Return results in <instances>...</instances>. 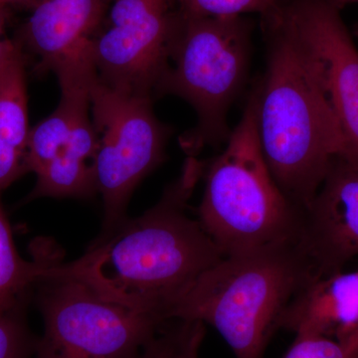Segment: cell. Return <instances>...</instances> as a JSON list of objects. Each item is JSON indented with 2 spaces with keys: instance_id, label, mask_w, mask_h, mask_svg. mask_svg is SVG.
<instances>
[{
  "instance_id": "6da1fadb",
  "label": "cell",
  "mask_w": 358,
  "mask_h": 358,
  "mask_svg": "<svg viewBox=\"0 0 358 358\" xmlns=\"http://www.w3.org/2000/svg\"><path fill=\"white\" fill-rule=\"evenodd\" d=\"M204 167L188 157L154 207L99 237L76 261L50 255L48 270L84 282L105 300L169 320L179 296L224 258L199 219L188 215Z\"/></svg>"
},
{
  "instance_id": "7a4b0ae2",
  "label": "cell",
  "mask_w": 358,
  "mask_h": 358,
  "mask_svg": "<svg viewBox=\"0 0 358 358\" xmlns=\"http://www.w3.org/2000/svg\"><path fill=\"white\" fill-rule=\"evenodd\" d=\"M264 21L267 68L253 94L259 143L275 182L303 213L343 155V134L282 13V3Z\"/></svg>"
},
{
  "instance_id": "3957f363",
  "label": "cell",
  "mask_w": 358,
  "mask_h": 358,
  "mask_svg": "<svg viewBox=\"0 0 358 358\" xmlns=\"http://www.w3.org/2000/svg\"><path fill=\"white\" fill-rule=\"evenodd\" d=\"M317 278L296 241L224 257L179 296L169 317L209 324L236 358H264L289 303Z\"/></svg>"
},
{
  "instance_id": "277c9868",
  "label": "cell",
  "mask_w": 358,
  "mask_h": 358,
  "mask_svg": "<svg viewBox=\"0 0 358 358\" xmlns=\"http://www.w3.org/2000/svg\"><path fill=\"white\" fill-rule=\"evenodd\" d=\"M199 220L224 257L296 241L303 213L282 192L264 159L250 96L222 152L205 162Z\"/></svg>"
},
{
  "instance_id": "5b68a950",
  "label": "cell",
  "mask_w": 358,
  "mask_h": 358,
  "mask_svg": "<svg viewBox=\"0 0 358 358\" xmlns=\"http://www.w3.org/2000/svg\"><path fill=\"white\" fill-rule=\"evenodd\" d=\"M250 50L251 26L244 16L194 17L181 13L169 68L155 98L178 96L196 112V126L179 138L188 157H197L205 147L229 138L227 114L246 81Z\"/></svg>"
},
{
  "instance_id": "8992f818",
  "label": "cell",
  "mask_w": 358,
  "mask_h": 358,
  "mask_svg": "<svg viewBox=\"0 0 358 358\" xmlns=\"http://www.w3.org/2000/svg\"><path fill=\"white\" fill-rule=\"evenodd\" d=\"M38 287L43 336L33 358H138L166 320L113 303L84 282L48 270Z\"/></svg>"
},
{
  "instance_id": "52a82bcc",
  "label": "cell",
  "mask_w": 358,
  "mask_h": 358,
  "mask_svg": "<svg viewBox=\"0 0 358 358\" xmlns=\"http://www.w3.org/2000/svg\"><path fill=\"white\" fill-rule=\"evenodd\" d=\"M154 99L109 88L96 78L91 115L100 140L95 162L96 193L103 199V230L113 232L127 219L136 186L166 159L171 129L155 117Z\"/></svg>"
},
{
  "instance_id": "ba28073f",
  "label": "cell",
  "mask_w": 358,
  "mask_h": 358,
  "mask_svg": "<svg viewBox=\"0 0 358 358\" xmlns=\"http://www.w3.org/2000/svg\"><path fill=\"white\" fill-rule=\"evenodd\" d=\"M180 16L178 0H110L91 44L98 81L155 100Z\"/></svg>"
},
{
  "instance_id": "9c48e42d",
  "label": "cell",
  "mask_w": 358,
  "mask_h": 358,
  "mask_svg": "<svg viewBox=\"0 0 358 358\" xmlns=\"http://www.w3.org/2000/svg\"><path fill=\"white\" fill-rule=\"evenodd\" d=\"M320 93L343 134L341 159L358 166V48L329 0H282Z\"/></svg>"
},
{
  "instance_id": "30bf717a",
  "label": "cell",
  "mask_w": 358,
  "mask_h": 358,
  "mask_svg": "<svg viewBox=\"0 0 358 358\" xmlns=\"http://www.w3.org/2000/svg\"><path fill=\"white\" fill-rule=\"evenodd\" d=\"M317 277L358 256V166L336 159L308 208L296 239Z\"/></svg>"
},
{
  "instance_id": "8fae6325",
  "label": "cell",
  "mask_w": 358,
  "mask_h": 358,
  "mask_svg": "<svg viewBox=\"0 0 358 358\" xmlns=\"http://www.w3.org/2000/svg\"><path fill=\"white\" fill-rule=\"evenodd\" d=\"M110 0H34L16 43L35 58L38 76L90 57Z\"/></svg>"
},
{
  "instance_id": "7c38bea8",
  "label": "cell",
  "mask_w": 358,
  "mask_h": 358,
  "mask_svg": "<svg viewBox=\"0 0 358 358\" xmlns=\"http://www.w3.org/2000/svg\"><path fill=\"white\" fill-rule=\"evenodd\" d=\"M26 63L27 56L16 43L0 64V192L28 173L31 129L28 124Z\"/></svg>"
},
{
  "instance_id": "4fadbf2b",
  "label": "cell",
  "mask_w": 358,
  "mask_h": 358,
  "mask_svg": "<svg viewBox=\"0 0 358 358\" xmlns=\"http://www.w3.org/2000/svg\"><path fill=\"white\" fill-rule=\"evenodd\" d=\"M43 266L39 252L31 262L17 253L0 203V315L21 308L26 294L41 280Z\"/></svg>"
},
{
  "instance_id": "5bb4252c",
  "label": "cell",
  "mask_w": 358,
  "mask_h": 358,
  "mask_svg": "<svg viewBox=\"0 0 358 358\" xmlns=\"http://www.w3.org/2000/svg\"><path fill=\"white\" fill-rule=\"evenodd\" d=\"M205 331L200 320H166L138 358H199Z\"/></svg>"
},
{
  "instance_id": "9a60e30c",
  "label": "cell",
  "mask_w": 358,
  "mask_h": 358,
  "mask_svg": "<svg viewBox=\"0 0 358 358\" xmlns=\"http://www.w3.org/2000/svg\"><path fill=\"white\" fill-rule=\"evenodd\" d=\"M180 13L194 17H234L259 13L263 18L275 13L282 0H178Z\"/></svg>"
},
{
  "instance_id": "2e32d148",
  "label": "cell",
  "mask_w": 358,
  "mask_h": 358,
  "mask_svg": "<svg viewBox=\"0 0 358 358\" xmlns=\"http://www.w3.org/2000/svg\"><path fill=\"white\" fill-rule=\"evenodd\" d=\"M282 358H358V334L343 339L296 334Z\"/></svg>"
},
{
  "instance_id": "e0dca14e",
  "label": "cell",
  "mask_w": 358,
  "mask_h": 358,
  "mask_svg": "<svg viewBox=\"0 0 358 358\" xmlns=\"http://www.w3.org/2000/svg\"><path fill=\"white\" fill-rule=\"evenodd\" d=\"M36 341L26 327L21 308L0 315V358H33Z\"/></svg>"
},
{
  "instance_id": "ac0fdd59",
  "label": "cell",
  "mask_w": 358,
  "mask_h": 358,
  "mask_svg": "<svg viewBox=\"0 0 358 358\" xmlns=\"http://www.w3.org/2000/svg\"><path fill=\"white\" fill-rule=\"evenodd\" d=\"M8 15L9 9L0 6V64L10 55L16 47V42L14 40L3 38Z\"/></svg>"
},
{
  "instance_id": "d6986e66",
  "label": "cell",
  "mask_w": 358,
  "mask_h": 358,
  "mask_svg": "<svg viewBox=\"0 0 358 358\" xmlns=\"http://www.w3.org/2000/svg\"><path fill=\"white\" fill-rule=\"evenodd\" d=\"M34 0H0V6L10 9L11 7L30 9Z\"/></svg>"
},
{
  "instance_id": "ffe728a7",
  "label": "cell",
  "mask_w": 358,
  "mask_h": 358,
  "mask_svg": "<svg viewBox=\"0 0 358 358\" xmlns=\"http://www.w3.org/2000/svg\"><path fill=\"white\" fill-rule=\"evenodd\" d=\"M334 6L338 7L341 10L343 7L348 6V4L358 3V0H329Z\"/></svg>"
},
{
  "instance_id": "44dd1931",
  "label": "cell",
  "mask_w": 358,
  "mask_h": 358,
  "mask_svg": "<svg viewBox=\"0 0 358 358\" xmlns=\"http://www.w3.org/2000/svg\"><path fill=\"white\" fill-rule=\"evenodd\" d=\"M355 36H357L358 38V25L357 26V27H355Z\"/></svg>"
}]
</instances>
